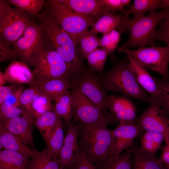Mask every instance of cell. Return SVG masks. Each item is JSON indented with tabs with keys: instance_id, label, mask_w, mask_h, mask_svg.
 <instances>
[{
	"instance_id": "6da1fadb",
	"label": "cell",
	"mask_w": 169,
	"mask_h": 169,
	"mask_svg": "<svg viewBox=\"0 0 169 169\" xmlns=\"http://www.w3.org/2000/svg\"><path fill=\"white\" fill-rule=\"evenodd\" d=\"M42 26L45 45L55 51L71 68L70 74L80 71L85 67L79 49L69 35L43 11L37 17Z\"/></svg>"
},
{
	"instance_id": "7a4b0ae2",
	"label": "cell",
	"mask_w": 169,
	"mask_h": 169,
	"mask_svg": "<svg viewBox=\"0 0 169 169\" xmlns=\"http://www.w3.org/2000/svg\"><path fill=\"white\" fill-rule=\"evenodd\" d=\"M166 13L165 8L159 12L150 11L147 15L137 18H130L122 15L117 30L121 33L126 32L129 34V36L121 47L129 49L155 46L156 28L164 19Z\"/></svg>"
},
{
	"instance_id": "3957f363",
	"label": "cell",
	"mask_w": 169,
	"mask_h": 169,
	"mask_svg": "<svg viewBox=\"0 0 169 169\" xmlns=\"http://www.w3.org/2000/svg\"><path fill=\"white\" fill-rule=\"evenodd\" d=\"M107 124L98 123L83 124L79 131L78 143L84 152L94 163L103 161L112 154L115 138Z\"/></svg>"
},
{
	"instance_id": "277c9868",
	"label": "cell",
	"mask_w": 169,
	"mask_h": 169,
	"mask_svg": "<svg viewBox=\"0 0 169 169\" xmlns=\"http://www.w3.org/2000/svg\"><path fill=\"white\" fill-rule=\"evenodd\" d=\"M129 62L128 57L127 59L121 60L109 71L98 75L104 91L119 92L142 102L151 103V96L136 80L129 68Z\"/></svg>"
},
{
	"instance_id": "5b68a950",
	"label": "cell",
	"mask_w": 169,
	"mask_h": 169,
	"mask_svg": "<svg viewBox=\"0 0 169 169\" xmlns=\"http://www.w3.org/2000/svg\"><path fill=\"white\" fill-rule=\"evenodd\" d=\"M31 65L34 67L33 79L30 87L36 86L52 79H69L70 66L51 48L45 45L40 46L34 54Z\"/></svg>"
},
{
	"instance_id": "8992f818",
	"label": "cell",
	"mask_w": 169,
	"mask_h": 169,
	"mask_svg": "<svg viewBox=\"0 0 169 169\" xmlns=\"http://www.w3.org/2000/svg\"><path fill=\"white\" fill-rule=\"evenodd\" d=\"M42 11L67 33L77 45L79 37L88 31L89 28L97 20L71 10L59 3L57 0L47 1Z\"/></svg>"
},
{
	"instance_id": "52a82bcc",
	"label": "cell",
	"mask_w": 169,
	"mask_h": 169,
	"mask_svg": "<svg viewBox=\"0 0 169 169\" xmlns=\"http://www.w3.org/2000/svg\"><path fill=\"white\" fill-rule=\"evenodd\" d=\"M71 88L79 90L105 115L110 116L107 102V95L101 81L95 71L85 67L70 76Z\"/></svg>"
},
{
	"instance_id": "ba28073f",
	"label": "cell",
	"mask_w": 169,
	"mask_h": 169,
	"mask_svg": "<svg viewBox=\"0 0 169 169\" xmlns=\"http://www.w3.org/2000/svg\"><path fill=\"white\" fill-rule=\"evenodd\" d=\"M24 12L14 8L5 0H0V39L10 45L23 33L26 28L34 22Z\"/></svg>"
},
{
	"instance_id": "9c48e42d",
	"label": "cell",
	"mask_w": 169,
	"mask_h": 169,
	"mask_svg": "<svg viewBox=\"0 0 169 169\" xmlns=\"http://www.w3.org/2000/svg\"><path fill=\"white\" fill-rule=\"evenodd\" d=\"M117 50L131 56L147 69L156 72L164 79H169V48L168 47L153 46L135 50L120 47Z\"/></svg>"
},
{
	"instance_id": "30bf717a",
	"label": "cell",
	"mask_w": 169,
	"mask_h": 169,
	"mask_svg": "<svg viewBox=\"0 0 169 169\" xmlns=\"http://www.w3.org/2000/svg\"><path fill=\"white\" fill-rule=\"evenodd\" d=\"M71 96L74 121L83 124L105 123L107 124L115 122L110 117L104 114L90 100L79 90L71 88Z\"/></svg>"
},
{
	"instance_id": "8fae6325",
	"label": "cell",
	"mask_w": 169,
	"mask_h": 169,
	"mask_svg": "<svg viewBox=\"0 0 169 169\" xmlns=\"http://www.w3.org/2000/svg\"><path fill=\"white\" fill-rule=\"evenodd\" d=\"M45 44V40L41 25L34 22L28 25L21 36L13 45L17 57L27 64H31L36 51Z\"/></svg>"
},
{
	"instance_id": "7c38bea8",
	"label": "cell",
	"mask_w": 169,
	"mask_h": 169,
	"mask_svg": "<svg viewBox=\"0 0 169 169\" xmlns=\"http://www.w3.org/2000/svg\"><path fill=\"white\" fill-rule=\"evenodd\" d=\"M150 105L136 122L144 130L159 132L163 134L166 143L169 141V117L155 100L151 99Z\"/></svg>"
},
{
	"instance_id": "4fadbf2b",
	"label": "cell",
	"mask_w": 169,
	"mask_h": 169,
	"mask_svg": "<svg viewBox=\"0 0 169 169\" xmlns=\"http://www.w3.org/2000/svg\"><path fill=\"white\" fill-rule=\"evenodd\" d=\"M66 124L68 131L59 159V169H74L75 160L80 152L78 136L82 124L75 125L71 120L69 121Z\"/></svg>"
},
{
	"instance_id": "5bb4252c",
	"label": "cell",
	"mask_w": 169,
	"mask_h": 169,
	"mask_svg": "<svg viewBox=\"0 0 169 169\" xmlns=\"http://www.w3.org/2000/svg\"><path fill=\"white\" fill-rule=\"evenodd\" d=\"M112 131L115 138L112 154H119L131 147L135 139L144 130L136 120L132 122L120 121Z\"/></svg>"
},
{
	"instance_id": "9a60e30c",
	"label": "cell",
	"mask_w": 169,
	"mask_h": 169,
	"mask_svg": "<svg viewBox=\"0 0 169 169\" xmlns=\"http://www.w3.org/2000/svg\"><path fill=\"white\" fill-rule=\"evenodd\" d=\"M106 100L110 116L115 122L136 120V106L129 98L110 95L107 96Z\"/></svg>"
},
{
	"instance_id": "2e32d148",
	"label": "cell",
	"mask_w": 169,
	"mask_h": 169,
	"mask_svg": "<svg viewBox=\"0 0 169 169\" xmlns=\"http://www.w3.org/2000/svg\"><path fill=\"white\" fill-rule=\"evenodd\" d=\"M129 59V67L139 85L156 100L161 106V90L155 79L147 69L131 56L127 55Z\"/></svg>"
},
{
	"instance_id": "e0dca14e",
	"label": "cell",
	"mask_w": 169,
	"mask_h": 169,
	"mask_svg": "<svg viewBox=\"0 0 169 169\" xmlns=\"http://www.w3.org/2000/svg\"><path fill=\"white\" fill-rule=\"evenodd\" d=\"M34 120L26 115L0 120V125L20 139L24 143L35 149L33 141V124Z\"/></svg>"
},
{
	"instance_id": "ac0fdd59",
	"label": "cell",
	"mask_w": 169,
	"mask_h": 169,
	"mask_svg": "<svg viewBox=\"0 0 169 169\" xmlns=\"http://www.w3.org/2000/svg\"><path fill=\"white\" fill-rule=\"evenodd\" d=\"M57 1L76 13L95 18L97 20L105 13H111L103 5L101 0H57Z\"/></svg>"
},
{
	"instance_id": "d6986e66",
	"label": "cell",
	"mask_w": 169,
	"mask_h": 169,
	"mask_svg": "<svg viewBox=\"0 0 169 169\" xmlns=\"http://www.w3.org/2000/svg\"><path fill=\"white\" fill-rule=\"evenodd\" d=\"M4 73L7 81L13 84L30 85L33 79V72L26 63L21 61L13 60Z\"/></svg>"
},
{
	"instance_id": "ffe728a7",
	"label": "cell",
	"mask_w": 169,
	"mask_h": 169,
	"mask_svg": "<svg viewBox=\"0 0 169 169\" xmlns=\"http://www.w3.org/2000/svg\"><path fill=\"white\" fill-rule=\"evenodd\" d=\"M0 140L4 149L13 151L29 157H34L38 154L35 149L30 147L20 139L0 125Z\"/></svg>"
},
{
	"instance_id": "44dd1931",
	"label": "cell",
	"mask_w": 169,
	"mask_h": 169,
	"mask_svg": "<svg viewBox=\"0 0 169 169\" xmlns=\"http://www.w3.org/2000/svg\"><path fill=\"white\" fill-rule=\"evenodd\" d=\"M133 147L119 154H112L104 160L94 164L96 169H132Z\"/></svg>"
},
{
	"instance_id": "7402d4cb",
	"label": "cell",
	"mask_w": 169,
	"mask_h": 169,
	"mask_svg": "<svg viewBox=\"0 0 169 169\" xmlns=\"http://www.w3.org/2000/svg\"><path fill=\"white\" fill-rule=\"evenodd\" d=\"M132 169H163L164 167L161 158H157L155 153L141 152L133 147Z\"/></svg>"
},
{
	"instance_id": "603a6c76",
	"label": "cell",
	"mask_w": 169,
	"mask_h": 169,
	"mask_svg": "<svg viewBox=\"0 0 169 169\" xmlns=\"http://www.w3.org/2000/svg\"><path fill=\"white\" fill-rule=\"evenodd\" d=\"M35 87L38 88L42 94L47 96L52 101L71 88L69 79L65 78L52 79Z\"/></svg>"
},
{
	"instance_id": "cb8c5ba5",
	"label": "cell",
	"mask_w": 169,
	"mask_h": 169,
	"mask_svg": "<svg viewBox=\"0 0 169 169\" xmlns=\"http://www.w3.org/2000/svg\"><path fill=\"white\" fill-rule=\"evenodd\" d=\"M29 156L6 149L0 152V169H27Z\"/></svg>"
},
{
	"instance_id": "d4e9b609",
	"label": "cell",
	"mask_w": 169,
	"mask_h": 169,
	"mask_svg": "<svg viewBox=\"0 0 169 169\" xmlns=\"http://www.w3.org/2000/svg\"><path fill=\"white\" fill-rule=\"evenodd\" d=\"M160 8H165L164 0H135L129 8L124 10L123 13L128 17L133 14L134 18H137L144 16L147 12Z\"/></svg>"
},
{
	"instance_id": "484cf974",
	"label": "cell",
	"mask_w": 169,
	"mask_h": 169,
	"mask_svg": "<svg viewBox=\"0 0 169 169\" xmlns=\"http://www.w3.org/2000/svg\"><path fill=\"white\" fill-rule=\"evenodd\" d=\"M59 116L54 110L46 112L35 119L33 124L47 145L57 124Z\"/></svg>"
},
{
	"instance_id": "4316f807",
	"label": "cell",
	"mask_w": 169,
	"mask_h": 169,
	"mask_svg": "<svg viewBox=\"0 0 169 169\" xmlns=\"http://www.w3.org/2000/svg\"><path fill=\"white\" fill-rule=\"evenodd\" d=\"M121 16L105 13L94 23L89 31L96 34L98 33L103 35L108 33L117 28L120 23Z\"/></svg>"
},
{
	"instance_id": "83f0119b",
	"label": "cell",
	"mask_w": 169,
	"mask_h": 169,
	"mask_svg": "<svg viewBox=\"0 0 169 169\" xmlns=\"http://www.w3.org/2000/svg\"><path fill=\"white\" fill-rule=\"evenodd\" d=\"M59 169V160L51 156L47 147L36 156L31 157L27 167V169Z\"/></svg>"
},
{
	"instance_id": "f1b7e54d",
	"label": "cell",
	"mask_w": 169,
	"mask_h": 169,
	"mask_svg": "<svg viewBox=\"0 0 169 169\" xmlns=\"http://www.w3.org/2000/svg\"><path fill=\"white\" fill-rule=\"evenodd\" d=\"M64 138V123L61 118L59 117L56 125L47 144L49 153L54 158L59 160Z\"/></svg>"
},
{
	"instance_id": "f546056e",
	"label": "cell",
	"mask_w": 169,
	"mask_h": 169,
	"mask_svg": "<svg viewBox=\"0 0 169 169\" xmlns=\"http://www.w3.org/2000/svg\"><path fill=\"white\" fill-rule=\"evenodd\" d=\"M53 105V110L58 116L66 123L73 117L74 112L71 96L68 91L56 98Z\"/></svg>"
},
{
	"instance_id": "4dcf8cb0",
	"label": "cell",
	"mask_w": 169,
	"mask_h": 169,
	"mask_svg": "<svg viewBox=\"0 0 169 169\" xmlns=\"http://www.w3.org/2000/svg\"><path fill=\"white\" fill-rule=\"evenodd\" d=\"M101 38L96 34L89 31L81 35L77 40L79 49L83 59H86L88 56L100 47Z\"/></svg>"
},
{
	"instance_id": "1f68e13d",
	"label": "cell",
	"mask_w": 169,
	"mask_h": 169,
	"mask_svg": "<svg viewBox=\"0 0 169 169\" xmlns=\"http://www.w3.org/2000/svg\"><path fill=\"white\" fill-rule=\"evenodd\" d=\"M10 5L24 12L29 15L38 17L46 3L44 0H7Z\"/></svg>"
},
{
	"instance_id": "d6a6232c",
	"label": "cell",
	"mask_w": 169,
	"mask_h": 169,
	"mask_svg": "<svg viewBox=\"0 0 169 169\" xmlns=\"http://www.w3.org/2000/svg\"><path fill=\"white\" fill-rule=\"evenodd\" d=\"M110 53L102 48H97L86 58L89 68L100 74L103 73L104 67Z\"/></svg>"
},
{
	"instance_id": "836d02e7",
	"label": "cell",
	"mask_w": 169,
	"mask_h": 169,
	"mask_svg": "<svg viewBox=\"0 0 169 169\" xmlns=\"http://www.w3.org/2000/svg\"><path fill=\"white\" fill-rule=\"evenodd\" d=\"M42 94L36 87H30L24 90L21 96L20 108L23 111L22 115H28L34 120L31 110V105L35 98Z\"/></svg>"
},
{
	"instance_id": "e575fe53",
	"label": "cell",
	"mask_w": 169,
	"mask_h": 169,
	"mask_svg": "<svg viewBox=\"0 0 169 169\" xmlns=\"http://www.w3.org/2000/svg\"><path fill=\"white\" fill-rule=\"evenodd\" d=\"M52 100L47 96L40 94L34 99L31 105V110L34 118L49 111L53 109Z\"/></svg>"
},
{
	"instance_id": "d590c367",
	"label": "cell",
	"mask_w": 169,
	"mask_h": 169,
	"mask_svg": "<svg viewBox=\"0 0 169 169\" xmlns=\"http://www.w3.org/2000/svg\"><path fill=\"white\" fill-rule=\"evenodd\" d=\"M122 33L114 30L108 33L103 35L100 40V47L113 54L121 39Z\"/></svg>"
},
{
	"instance_id": "8d00e7d4",
	"label": "cell",
	"mask_w": 169,
	"mask_h": 169,
	"mask_svg": "<svg viewBox=\"0 0 169 169\" xmlns=\"http://www.w3.org/2000/svg\"><path fill=\"white\" fill-rule=\"evenodd\" d=\"M161 90V107L169 117V81L155 77Z\"/></svg>"
},
{
	"instance_id": "74e56055",
	"label": "cell",
	"mask_w": 169,
	"mask_h": 169,
	"mask_svg": "<svg viewBox=\"0 0 169 169\" xmlns=\"http://www.w3.org/2000/svg\"><path fill=\"white\" fill-rule=\"evenodd\" d=\"M166 13L164 20L159 24V28L156 30L154 39L155 41H163L169 48V8H165Z\"/></svg>"
},
{
	"instance_id": "f35d334b",
	"label": "cell",
	"mask_w": 169,
	"mask_h": 169,
	"mask_svg": "<svg viewBox=\"0 0 169 169\" xmlns=\"http://www.w3.org/2000/svg\"><path fill=\"white\" fill-rule=\"evenodd\" d=\"M23 114L22 109L3 103L0 105V119L1 120H7Z\"/></svg>"
},
{
	"instance_id": "ab89813d",
	"label": "cell",
	"mask_w": 169,
	"mask_h": 169,
	"mask_svg": "<svg viewBox=\"0 0 169 169\" xmlns=\"http://www.w3.org/2000/svg\"><path fill=\"white\" fill-rule=\"evenodd\" d=\"M10 45L0 39V62L13 59L17 57L16 52L14 49L10 48Z\"/></svg>"
},
{
	"instance_id": "60d3db41",
	"label": "cell",
	"mask_w": 169,
	"mask_h": 169,
	"mask_svg": "<svg viewBox=\"0 0 169 169\" xmlns=\"http://www.w3.org/2000/svg\"><path fill=\"white\" fill-rule=\"evenodd\" d=\"M74 169H96L93 163L83 151H80L74 164Z\"/></svg>"
},
{
	"instance_id": "b9f144b4",
	"label": "cell",
	"mask_w": 169,
	"mask_h": 169,
	"mask_svg": "<svg viewBox=\"0 0 169 169\" xmlns=\"http://www.w3.org/2000/svg\"><path fill=\"white\" fill-rule=\"evenodd\" d=\"M21 85L13 84L9 86L0 87V105L4 103L7 99Z\"/></svg>"
},
{
	"instance_id": "7bdbcfd3",
	"label": "cell",
	"mask_w": 169,
	"mask_h": 169,
	"mask_svg": "<svg viewBox=\"0 0 169 169\" xmlns=\"http://www.w3.org/2000/svg\"><path fill=\"white\" fill-rule=\"evenodd\" d=\"M103 5L112 13L114 14L116 10L122 13L124 7L121 0H101Z\"/></svg>"
},
{
	"instance_id": "ee69618b",
	"label": "cell",
	"mask_w": 169,
	"mask_h": 169,
	"mask_svg": "<svg viewBox=\"0 0 169 169\" xmlns=\"http://www.w3.org/2000/svg\"><path fill=\"white\" fill-rule=\"evenodd\" d=\"M23 88V84H21L16 90L4 102L20 108V98L21 94L24 90Z\"/></svg>"
},
{
	"instance_id": "f6af8a7d",
	"label": "cell",
	"mask_w": 169,
	"mask_h": 169,
	"mask_svg": "<svg viewBox=\"0 0 169 169\" xmlns=\"http://www.w3.org/2000/svg\"><path fill=\"white\" fill-rule=\"evenodd\" d=\"M164 139L162 133L151 131H146L142 136L141 140L149 141L156 142L160 145Z\"/></svg>"
},
{
	"instance_id": "bcb514c9",
	"label": "cell",
	"mask_w": 169,
	"mask_h": 169,
	"mask_svg": "<svg viewBox=\"0 0 169 169\" xmlns=\"http://www.w3.org/2000/svg\"><path fill=\"white\" fill-rule=\"evenodd\" d=\"M141 146L139 149L140 151L151 153H155L160 145L156 142L146 140H141Z\"/></svg>"
},
{
	"instance_id": "7dc6e473",
	"label": "cell",
	"mask_w": 169,
	"mask_h": 169,
	"mask_svg": "<svg viewBox=\"0 0 169 169\" xmlns=\"http://www.w3.org/2000/svg\"><path fill=\"white\" fill-rule=\"evenodd\" d=\"M161 159L166 167L169 169V145L166 144L164 147Z\"/></svg>"
},
{
	"instance_id": "c3c4849f",
	"label": "cell",
	"mask_w": 169,
	"mask_h": 169,
	"mask_svg": "<svg viewBox=\"0 0 169 169\" xmlns=\"http://www.w3.org/2000/svg\"><path fill=\"white\" fill-rule=\"evenodd\" d=\"M4 73L1 71L0 72V87L4 86L7 82Z\"/></svg>"
},
{
	"instance_id": "681fc988",
	"label": "cell",
	"mask_w": 169,
	"mask_h": 169,
	"mask_svg": "<svg viewBox=\"0 0 169 169\" xmlns=\"http://www.w3.org/2000/svg\"><path fill=\"white\" fill-rule=\"evenodd\" d=\"M131 1V0H121L122 4L124 7L128 6Z\"/></svg>"
},
{
	"instance_id": "f907efd6",
	"label": "cell",
	"mask_w": 169,
	"mask_h": 169,
	"mask_svg": "<svg viewBox=\"0 0 169 169\" xmlns=\"http://www.w3.org/2000/svg\"><path fill=\"white\" fill-rule=\"evenodd\" d=\"M166 8H169V0H165Z\"/></svg>"
},
{
	"instance_id": "816d5d0a",
	"label": "cell",
	"mask_w": 169,
	"mask_h": 169,
	"mask_svg": "<svg viewBox=\"0 0 169 169\" xmlns=\"http://www.w3.org/2000/svg\"><path fill=\"white\" fill-rule=\"evenodd\" d=\"M59 169H69L67 168H60Z\"/></svg>"
},
{
	"instance_id": "f5cc1de1",
	"label": "cell",
	"mask_w": 169,
	"mask_h": 169,
	"mask_svg": "<svg viewBox=\"0 0 169 169\" xmlns=\"http://www.w3.org/2000/svg\"><path fill=\"white\" fill-rule=\"evenodd\" d=\"M167 145H169V141H168V142L166 144Z\"/></svg>"
},
{
	"instance_id": "db71d44e",
	"label": "cell",
	"mask_w": 169,
	"mask_h": 169,
	"mask_svg": "<svg viewBox=\"0 0 169 169\" xmlns=\"http://www.w3.org/2000/svg\"><path fill=\"white\" fill-rule=\"evenodd\" d=\"M163 169H167L166 167V168H165H165H164V167H163Z\"/></svg>"
},
{
	"instance_id": "11a10c76",
	"label": "cell",
	"mask_w": 169,
	"mask_h": 169,
	"mask_svg": "<svg viewBox=\"0 0 169 169\" xmlns=\"http://www.w3.org/2000/svg\"></svg>"
}]
</instances>
